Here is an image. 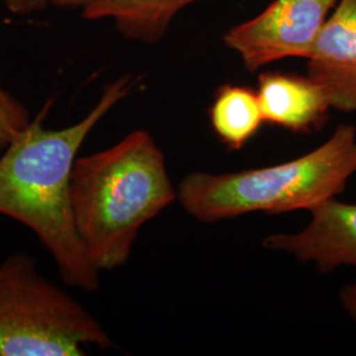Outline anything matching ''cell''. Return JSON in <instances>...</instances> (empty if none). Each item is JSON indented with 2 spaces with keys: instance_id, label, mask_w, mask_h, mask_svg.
<instances>
[{
  "instance_id": "5bb4252c",
  "label": "cell",
  "mask_w": 356,
  "mask_h": 356,
  "mask_svg": "<svg viewBox=\"0 0 356 356\" xmlns=\"http://www.w3.org/2000/svg\"><path fill=\"white\" fill-rule=\"evenodd\" d=\"M94 1L95 0H49V3L54 7L73 8V10H81V11L88 8Z\"/></svg>"
},
{
  "instance_id": "6da1fadb",
  "label": "cell",
  "mask_w": 356,
  "mask_h": 356,
  "mask_svg": "<svg viewBox=\"0 0 356 356\" xmlns=\"http://www.w3.org/2000/svg\"><path fill=\"white\" fill-rule=\"evenodd\" d=\"M138 82L139 76L126 74L106 85L89 114L69 127H44L47 104L0 154V214L31 229L65 284L83 292L98 291L101 270L76 234L70 198L73 168L90 132Z\"/></svg>"
},
{
  "instance_id": "30bf717a",
  "label": "cell",
  "mask_w": 356,
  "mask_h": 356,
  "mask_svg": "<svg viewBox=\"0 0 356 356\" xmlns=\"http://www.w3.org/2000/svg\"><path fill=\"white\" fill-rule=\"evenodd\" d=\"M218 139L229 151H241L264 123L256 90L226 83L216 90L209 111Z\"/></svg>"
},
{
  "instance_id": "7c38bea8",
  "label": "cell",
  "mask_w": 356,
  "mask_h": 356,
  "mask_svg": "<svg viewBox=\"0 0 356 356\" xmlns=\"http://www.w3.org/2000/svg\"><path fill=\"white\" fill-rule=\"evenodd\" d=\"M10 13L15 15H29L41 13L49 4V0H0Z\"/></svg>"
},
{
  "instance_id": "8992f818",
  "label": "cell",
  "mask_w": 356,
  "mask_h": 356,
  "mask_svg": "<svg viewBox=\"0 0 356 356\" xmlns=\"http://www.w3.org/2000/svg\"><path fill=\"white\" fill-rule=\"evenodd\" d=\"M309 213L312 218L306 227L292 234H272L263 247L312 263L321 272L356 269V204L331 198Z\"/></svg>"
},
{
  "instance_id": "5b68a950",
  "label": "cell",
  "mask_w": 356,
  "mask_h": 356,
  "mask_svg": "<svg viewBox=\"0 0 356 356\" xmlns=\"http://www.w3.org/2000/svg\"><path fill=\"white\" fill-rule=\"evenodd\" d=\"M339 0H275L254 19L223 36L244 67L254 73L285 58H307Z\"/></svg>"
},
{
  "instance_id": "ba28073f",
  "label": "cell",
  "mask_w": 356,
  "mask_h": 356,
  "mask_svg": "<svg viewBox=\"0 0 356 356\" xmlns=\"http://www.w3.org/2000/svg\"><path fill=\"white\" fill-rule=\"evenodd\" d=\"M256 92L264 122L294 134L317 131L331 110L325 90L307 74L264 72Z\"/></svg>"
},
{
  "instance_id": "277c9868",
  "label": "cell",
  "mask_w": 356,
  "mask_h": 356,
  "mask_svg": "<svg viewBox=\"0 0 356 356\" xmlns=\"http://www.w3.org/2000/svg\"><path fill=\"white\" fill-rule=\"evenodd\" d=\"M85 346L114 348L102 325L38 272L31 254L0 264V356H81Z\"/></svg>"
},
{
  "instance_id": "9c48e42d",
  "label": "cell",
  "mask_w": 356,
  "mask_h": 356,
  "mask_svg": "<svg viewBox=\"0 0 356 356\" xmlns=\"http://www.w3.org/2000/svg\"><path fill=\"white\" fill-rule=\"evenodd\" d=\"M204 0H95L82 11L90 22L110 20L127 40L156 44L165 36L178 13Z\"/></svg>"
},
{
  "instance_id": "52a82bcc",
  "label": "cell",
  "mask_w": 356,
  "mask_h": 356,
  "mask_svg": "<svg viewBox=\"0 0 356 356\" xmlns=\"http://www.w3.org/2000/svg\"><path fill=\"white\" fill-rule=\"evenodd\" d=\"M306 61L331 108L356 113V0H339Z\"/></svg>"
},
{
  "instance_id": "3957f363",
  "label": "cell",
  "mask_w": 356,
  "mask_h": 356,
  "mask_svg": "<svg viewBox=\"0 0 356 356\" xmlns=\"http://www.w3.org/2000/svg\"><path fill=\"white\" fill-rule=\"evenodd\" d=\"M355 173L356 128L341 124L316 149L281 164L220 175L191 172L178 184L177 201L204 223L310 211L342 194Z\"/></svg>"
},
{
  "instance_id": "8fae6325",
  "label": "cell",
  "mask_w": 356,
  "mask_h": 356,
  "mask_svg": "<svg viewBox=\"0 0 356 356\" xmlns=\"http://www.w3.org/2000/svg\"><path fill=\"white\" fill-rule=\"evenodd\" d=\"M26 106L0 86V153L31 123Z\"/></svg>"
},
{
  "instance_id": "4fadbf2b",
  "label": "cell",
  "mask_w": 356,
  "mask_h": 356,
  "mask_svg": "<svg viewBox=\"0 0 356 356\" xmlns=\"http://www.w3.org/2000/svg\"><path fill=\"white\" fill-rule=\"evenodd\" d=\"M339 298L346 313L356 322V282L347 285L341 292Z\"/></svg>"
},
{
  "instance_id": "7a4b0ae2",
  "label": "cell",
  "mask_w": 356,
  "mask_h": 356,
  "mask_svg": "<svg viewBox=\"0 0 356 356\" xmlns=\"http://www.w3.org/2000/svg\"><path fill=\"white\" fill-rule=\"evenodd\" d=\"M70 198L76 234L98 270L127 264L141 227L177 201L165 156L144 129L76 157Z\"/></svg>"
}]
</instances>
